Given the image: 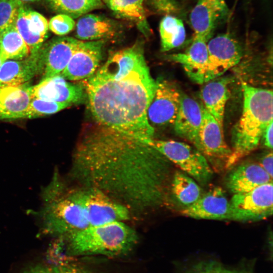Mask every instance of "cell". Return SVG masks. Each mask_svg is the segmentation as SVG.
<instances>
[{"label": "cell", "instance_id": "cell-1", "mask_svg": "<svg viewBox=\"0 0 273 273\" xmlns=\"http://www.w3.org/2000/svg\"><path fill=\"white\" fill-rule=\"evenodd\" d=\"M170 169V161L151 146L97 123L79 139L72 174L129 210L143 211L164 202Z\"/></svg>", "mask_w": 273, "mask_h": 273}, {"label": "cell", "instance_id": "cell-2", "mask_svg": "<svg viewBox=\"0 0 273 273\" xmlns=\"http://www.w3.org/2000/svg\"><path fill=\"white\" fill-rule=\"evenodd\" d=\"M89 108L96 122L138 139L153 138L147 108L156 82L151 75L142 44L117 51L84 80Z\"/></svg>", "mask_w": 273, "mask_h": 273}, {"label": "cell", "instance_id": "cell-3", "mask_svg": "<svg viewBox=\"0 0 273 273\" xmlns=\"http://www.w3.org/2000/svg\"><path fill=\"white\" fill-rule=\"evenodd\" d=\"M243 104L242 114L232 131V154L226 169L255 150L262 134L272 121V92L245 81L241 83Z\"/></svg>", "mask_w": 273, "mask_h": 273}, {"label": "cell", "instance_id": "cell-4", "mask_svg": "<svg viewBox=\"0 0 273 273\" xmlns=\"http://www.w3.org/2000/svg\"><path fill=\"white\" fill-rule=\"evenodd\" d=\"M68 251L74 256L127 255L138 241L136 232L123 221L90 225L66 237Z\"/></svg>", "mask_w": 273, "mask_h": 273}, {"label": "cell", "instance_id": "cell-5", "mask_svg": "<svg viewBox=\"0 0 273 273\" xmlns=\"http://www.w3.org/2000/svg\"><path fill=\"white\" fill-rule=\"evenodd\" d=\"M63 188L55 177L44 191L40 216L46 233L66 238L89 225L79 191L64 193Z\"/></svg>", "mask_w": 273, "mask_h": 273}, {"label": "cell", "instance_id": "cell-6", "mask_svg": "<svg viewBox=\"0 0 273 273\" xmlns=\"http://www.w3.org/2000/svg\"><path fill=\"white\" fill-rule=\"evenodd\" d=\"M139 139L159 151L201 186L207 185L212 179L213 169L204 156L195 147L174 140H157L154 138Z\"/></svg>", "mask_w": 273, "mask_h": 273}, {"label": "cell", "instance_id": "cell-7", "mask_svg": "<svg viewBox=\"0 0 273 273\" xmlns=\"http://www.w3.org/2000/svg\"><path fill=\"white\" fill-rule=\"evenodd\" d=\"M202 112V123L194 147L204 156L213 170L220 171L226 169L232 150L225 141L223 127L203 105Z\"/></svg>", "mask_w": 273, "mask_h": 273}, {"label": "cell", "instance_id": "cell-8", "mask_svg": "<svg viewBox=\"0 0 273 273\" xmlns=\"http://www.w3.org/2000/svg\"><path fill=\"white\" fill-rule=\"evenodd\" d=\"M230 200L231 220L256 221L272 214V181L243 193L234 194Z\"/></svg>", "mask_w": 273, "mask_h": 273}, {"label": "cell", "instance_id": "cell-9", "mask_svg": "<svg viewBox=\"0 0 273 273\" xmlns=\"http://www.w3.org/2000/svg\"><path fill=\"white\" fill-rule=\"evenodd\" d=\"M79 193L89 226L123 221L129 218L130 211L126 206L103 192L86 188Z\"/></svg>", "mask_w": 273, "mask_h": 273}, {"label": "cell", "instance_id": "cell-10", "mask_svg": "<svg viewBox=\"0 0 273 273\" xmlns=\"http://www.w3.org/2000/svg\"><path fill=\"white\" fill-rule=\"evenodd\" d=\"M154 95L147 108L146 115L154 128L173 125L180 103L181 93L171 81L158 78Z\"/></svg>", "mask_w": 273, "mask_h": 273}, {"label": "cell", "instance_id": "cell-11", "mask_svg": "<svg viewBox=\"0 0 273 273\" xmlns=\"http://www.w3.org/2000/svg\"><path fill=\"white\" fill-rule=\"evenodd\" d=\"M208 58L204 83L221 76L240 61L243 51L239 42L229 34H222L207 42Z\"/></svg>", "mask_w": 273, "mask_h": 273}, {"label": "cell", "instance_id": "cell-12", "mask_svg": "<svg viewBox=\"0 0 273 273\" xmlns=\"http://www.w3.org/2000/svg\"><path fill=\"white\" fill-rule=\"evenodd\" d=\"M104 40H80L61 75L68 80H85L98 69L102 61Z\"/></svg>", "mask_w": 273, "mask_h": 273}, {"label": "cell", "instance_id": "cell-13", "mask_svg": "<svg viewBox=\"0 0 273 273\" xmlns=\"http://www.w3.org/2000/svg\"><path fill=\"white\" fill-rule=\"evenodd\" d=\"M79 41L73 37L61 36L42 44L38 52L43 67L42 79L61 74Z\"/></svg>", "mask_w": 273, "mask_h": 273}, {"label": "cell", "instance_id": "cell-14", "mask_svg": "<svg viewBox=\"0 0 273 273\" xmlns=\"http://www.w3.org/2000/svg\"><path fill=\"white\" fill-rule=\"evenodd\" d=\"M183 215L200 219L231 220L230 200L219 187L204 192L194 204L182 208Z\"/></svg>", "mask_w": 273, "mask_h": 273}, {"label": "cell", "instance_id": "cell-15", "mask_svg": "<svg viewBox=\"0 0 273 273\" xmlns=\"http://www.w3.org/2000/svg\"><path fill=\"white\" fill-rule=\"evenodd\" d=\"M67 80L60 74L42 79L31 86L32 97L72 105L83 103L86 97L84 87Z\"/></svg>", "mask_w": 273, "mask_h": 273}, {"label": "cell", "instance_id": "cell-16", "mask_svg": "<svg viewBox=\"0 0 273 273\" xmlns=\"http://www.w3.org/2000/svg\"><path fill=\"white\" fill-rule=\"evenodd\" d=\"M228 11L225 0H198L190 16L194 37L208 41L216 25Z\"/></svg>", "mask_w": 273, "mask_h": 273}, {"label": "cell", "instance_id": "cell-17", "mask_svg": "<svg viewBox=\"0 0 273 273\" xmlns=\"http://www.w3.org/2000/svg\"><path fill=\"white\" fill-rule=\"evenodd\" d=\"M16 26L27 44L30 54H35L43 43L49 30V22L40 13L22 4L19 10Z\"/></svg>", "mask_w": 273, "mask_h": 273}, {"label": "cell", "instance_id": "cell-18", "mask_svg": "<svg viewBox=\"0 0 273 273\" xmlns=\"http://www.w3.org/2000/svg\"><path fill=\"white\" fill-rule=\"evenodd\" d=\"M272 181V178L257 162H244L234 166L228 174L225 184L233 194L249 192Z\"/></svg>", "mask_w": 273, "mask_h": 273}, {"label": "cell", "instance_id": "cell-19", "mask_svg": "<svg viewBox=\"0 0 273 273\" xmlns=\"http://www.w3.org/2000/svg\"><path fill=\"white\" fill-rule=\"evenodd\" d=\"M203 116L202 105L181 93L179 108L173 124L176 135L196 145Z\"/></svg>", "mask_w": 273, "mask_h": 273}, {"label": "cell", "instance_id": "cell-20", "mask_svg": "<svg viewBox=\"0 0 273 273\" xmlns=\"http://www.w3.org/2000/svg\"><path fill=\"white\" fill-rule=\"evenodd\" d=\"M42 69L38 52L22 60H6L0 67V87L26 83Z\"/></svg>", "mask_w": 273, "mask_h": 273}, {"label": "cell", "instance_id": "cell-21", "mask_svg": "<svg viewBox=\"0 0 273 273\" xmlns=\"http://www.w3.org/2000/svg\"><path fill=\"white\" fill-rule=\"evenodd\" d=\"M207 42L201 38L193 37L192 44L185 52L166 57L169 60L180 64L193 81L203 84L208 58Z\"/></svg>", "mask_w": 273, "mask_h": 273}, {"label": "cell", "instance_id": "cell-22", "mask_svg": "<svg viewBox=\"0 0 273 273\" xmlns=\"http://www.w3.org/2000/svg\"><path fill=\"white\" fill-rule=\"evenodd\" d=\"M31 86L27 83L0 87V120L22 118L31 99Z\"/></svg>", "mask_w": 273, "mask_h": 273}, {"label": "cell", "instance_id": "cell-23", "mask_svg": "<svg viewBox=\"0 0 273 273\" xmlns=\"http://www.w3.org/2000/svg\"><path fill=\"white\" fill-rule=\"evenodd\" d=\"M227 78L213 79L205 82L201 90V98L204 108L223 127L225 107L229 98Z\"/></svg>", "mask_w": 273, "mask_h": 273}, {"label": "cell", "instance_id": "cell-24", "mask_svg": "<svg viewBox=\"0 0 273 273\" xmlns=\"http://www.w3.org/2000/svg\"><path fill=\"white\" fill-rule=\"evenodd\" d=\"M117 32L115 23L104 16L86 14L81 17L76 25V38L91 41L113 37Z\"/></svg>", "mask_w": 273, "mask_h": 273}, {"label": "cell", "instance_id": "cell-25", "mask_svg": "<svg viewBox=\"0 0 273 273\" xmlns=\"http://www.w3.org/2000/svg\"><path fill=\"white\" fill-rule=\"evenodd\" d=\"M172 194L183 208L196 202L204 194L201 186L182 171L174 173L171 183Z\"/></svg>", "mask_w": 273, "mask_h": 273}, {"label": "cell", "instance_id": "cell-26", "mask_svg": "<svg viewBox=\"0 0 273 273\" xmlns=\"http://www.w3.org/2000/svg\"><path fill=\"white\" fill-rule=\"evenodd\" d=\"M30 54L29 47L17 30L16 24L0 35V55L5 61L22 60Z\"/></svg>", "mask_w": 273, "mask_h": 273}, {"label": "cell", "instance_id": "cell-27", "mask_svg": "<svg viewBox=\"0 0 273 273\" xmlns=\"http://www.w3.org/2000/svg\"><path fill=\"white\" fill-rule=\"evenodd\" d=\"M161 48L169 51L181 46L186 39V30L183 21L168 15L162 18L159 27Z\"/></svg>", "mask_w": 273, "mask_h": 273}, {"label": "cell", "instance_id": "cell-28", "mask_svg": "<svg viewBox=\"0 0 273 273\" xmlns=\"http://www.w3.org/2000/svg\"><path fill=\"white\" fill-rule=\"evenodd\" d=\"M50 8L59 14L72 18L82 16L102 7L101 0H46Z\"/></svg>", "mask_w": 273, "mask_h": 273}, {"label": "cell", "instance_id": "cell-29", "mask_svg": "<svg viewBox=\"0 0 273 273\" xmlns=\"http://www.w3.org/2000/svg\"><path fill=\"white\" fill-rule=\"evenodd\" d=\"M22 273H97L87 266L76 262H37L27 266Z\"/></svg>", "mask_w": 273, "mask_h": 273}, {"label": "cell", "instance_id": "cell-30", "mask_svg": "<svg viewBox=\"0 0 273 273\" xmlns=\"http://www.w3.org/2000/svg\"><path fill=\"white\" fill-rule=\"evenodd\" d=\"M144 0H107L109 8L119 16L135 21H143L145 13Z\"/></svg>", "mask_w": 273, "mask_h": 273}, {"label": "cell", "instance_id": "cell-31", "mask_svg": "<svg viewBox=\"0 0 273 273\" xmlns=\"http://www.w3.org/2000/svg\"><path fill=\"white\" fill-rule=\"evenodd\" d=\"M72 104L32 98L22 118H32L55 114Z\"/></svg>", "mask_w": 273, "mask_h": 273}, {"label": "cell", "instance_id": "cell-32", "mask_svg": "<svg viewBox=\"0 0 273 273\" xmlns=\"http://www.w3.org/2000/svg\"><path fill=\"white\" fill-rule=\"evenodd\" d=\"M22 4L18 0H0V35L16 24L19 8Z\"/></svg>", "mask_w": 273, "mask_h": 273}, {"label": "cell", "instance_id": "cell-33", "mask_svg": "<svg viewBox=\"0 0 273 273\" xmlns=\"http://www.w3.org/2000/svg\"><path fill=\"white\" fill-rule=\"evenodd\" d=\"M75 21L70 16L64 14H58L53 17L49 22V29L58 36H64L74 28Z\"/></svg>", "mask_w": 273, "mask_h": 273}, {"label": "cell", "instance_id": "cell-34", "mask_svg": "<svg viewBox=\"0 0 273 273\" xmlns=\"http://www.w3.org/2000/svg\"><path fill=\"white\" fill-rule=\"evenodd\" d=\"M150 3L157 12L162 13H174L179 9L175 0H150Z\"/></svg>", "mask_w": 273, "mask_h": 273}, {"label": "cell", "instance_id": "cell-35", "mask_svg": "<svg viewBox=\"0 0 273 273\" xmlns=\"http://www.w3.org/2000/svg\"><path fill=\"white\" fill-rule=\"evenodd\" d=\"M221 267L216 261H204L194 265L185 273H219Z\"/></svg>", "mask_w": 273, "mask_h": 273}, {"label": "cell", "instance_id": "cell-36", "mask_svg": "<svg viewBox=\"0 0 273 273\" xmlns=\"http://www.w3.org/2000/svg\"><path fill=\"white\" fill-rule=\"evenodd\" d=\"M258 163L272 178V150L265 152L259 158Z\"/></svg>", "mask_w": 273, "mask_h": 273}, {"label": "cell", "instance_id": "cell-37", "mask_svg": "<svg viewBox=\"0 0 273 273\" xmlns=\"http://www.w3.org/2000/svg\"><path fill=\"white\" fill-rule=\"evenodd\" d=\"M272 121L266 127L261 139L263 146L269 150L272 149Z\"/></svg>", "mask_w": 273, "mask_h": 273}, {"label": "cell", "instance_id": "cell-38", "mask_svg": "<svg viewBox=\"0 0 273 273\" xmlns=\"http://www.w3.org/2000/svg\"><path fill=\"white\" fill-rule=\"evenodd\" d=\"M219 273H249L245 270H230L221 267Z\"/></svg>", "mask_w": 273, "mask_h": 273}, {"label": "cell", "instance_id": "cell-39", "mask_svg": "<svg viewBox=\"0 0 273 273\" xmlns=\"http://www.w3.org/2000/svg\"><path fill=\"white\" fill-rule=\"evenodd\" d=\"M18 1H19L23 4H24L25 3L36 2L40 0H18Z\"/></svg>", "mask_w": 273, "mask_h": 273}, {"label": "cell", "instance_id": "cell-40", "mask_svg": "<svg viewBox=\"0 0 273 273\" xmlns=\"http://www.w3.org/2000/svg\"><path fill=\"white\" fill-rule=\"evenodd\" d=\"M5 60L3 59V58L1 56V55H0V67L2 65V64H3V63L5 61Z\"/></svg>", "mask_w": 273, "mask_h": 273}]
</instances>
